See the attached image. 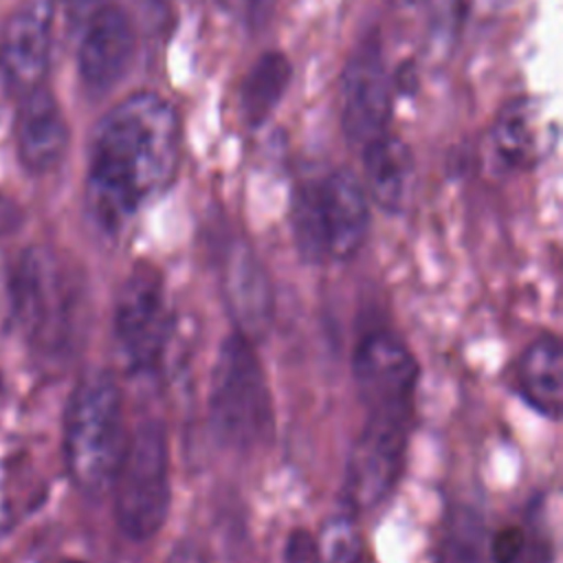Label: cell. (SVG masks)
Instances as JSON below:
<instances>
[{
	"label": "cell",
	"mask_w": 563,
	"mask_h": 563,
	"mask_svg": "<svg viewBox=\"0 0 563 563\" xmlns=\"http://www.w3.org/2000/svg\"><path fill=\"white\" fill-rule=\"evenodd\" d=\"M180 156V119L172 101L143 90L97 123L86 172V213L103 235H119L172 180Z\"/></svg>",
	"instance_id": "obj_1"
},
{
	"label": "cell",
	"mask_w": 563,
	"mask_h": 563,
	"mask_svg": "<svg viewBox=\"0 0 563 563\" xmlns=\"http://www.w3.org/2000/svg\"><path fill=\"white\" fill-rule=\"evenodd\" d=\"M128 433L123 396L108 369H88L68 398L64 416V460L75 488L99 499L112 490Z\"/></svg>",
	"instance_id": "obj_2"
},
{
	"label": "cell",
	"mask_w": 563,
	"mask_h": 563,
	"mask_svg": "<svg viewBox=\"0 0 563 563\" xmlns=\"http://www.w3.org/2000/svg\"><path fill=\"white\" fill-rule=\"evenodd\" d=\"M7 301L24 339L44 356L73 352L84 314L81 282L44 246L22 251L7 273Z\"/></svg>",
	"instance_id": "obj_3"
},
{
	"label": "cell",
	"mask_w": 563,
	"mask_h": 563,
	"mask_svg": "<svg viewBox=\"0 0 563 563\" xmlns=\"http://www.w3.org/2000/svg\"><path fill=\"white\" fill-rule=\"evenodd\" d=\"M290 229L303 262L352 260L369 233V198L363 183L343 167L303 178L292 194Z\"/></svg>",
	"instance_id": "obj_4"
},
{
	"label": "cell",
	"mask_w": 563,
	"mask_h": 563,
	"mask_svg": "<svg viewBox=\"0 0 563 563\" xmlns=\"http://www.w3.org/2000/svg\"><path fill=\"white\" fill-rule=\"evenodd\" d=\"M216 442L235 453L262 446L273 433V396L255 343L231 332L218 347L207 396Z\"/></svg>",
	"instance_id": "obj_5"
},
{
	"label": "cell",
	"mask_w": 563,
	"mask_h": 563,
	"mask_svg": "<svg viewBox=\"0 0 563 563\" xmlns=\"http://www.w3.org/2000/svg\"><path fill=\"white\" fill-rule=\"evenodd\" d=\"M114 519L128 541L154 539L169 515V440L161 420H143L125 442L114 475Z\"/></svg>",
	"instance_id": "obj_6"
},
{
	"label": "cell",
	"mask_w": 563,
	"mask_h": 563,
	"mask_svg": "<svg viewBox=\"0 0 563 563\" xmlns=\"http://www.w3.org/2000/svg\"><path fill=\"white\" fill-rule=\"evenodd\" d=\"M413 405L365 409L345 471V497L354 510L376 508L402 475Z\"/></svg>",
	"instance_id": "obj_7"
},
{
	"label": "cell",
	"mask_w": 563,
	"mask_h": 563,
	"mask_svg": "<svg viewBox=\"0 0 563 563\" xmlns=\"http://www.w3.org/2000/svg\"><path fill=\"white\" fill-rule=\"evenodd\" d=\"M172 330L163 277L139 264L123 282L114 306L117 347L132 374H154L163 361Z\"/></svg>",
	"instance_id": "obj_8"
},
{
	"label": "cell",
	"mask_w": 563,
	"mask_h": 563,
	"mask_svg": "<svg viewBox=\"0 0 563 563\" xmlns=\"http://www.w3.org/2000/svg\"><path fill=\"white\" fill-rule=\"evenodd\" d=\"M420 363L394 330L367 328L352 350V380L365 409L413 405Z\"/></svg>",
	"instance_id": "obj_9"
},
{
	"label": "cell",
	"mask_w": 563,
	"mask_h": 563,
	"mask_svg": "<svg viewBox=\"0 0 563 563\" xmlns=\"http://www.w3.org/2000/svg\"><path fill=\"white\" fill-rule=\"evenodd\" d=\"M139 44L132 13L119 2L97 4L77 44V75L92 97L108 95L130 70Z\"/></svg>",
	"instance_id": "obj_10"
},
{
	"label": "cell",
	"mask_w": 563,
	"mask_h": 563,
	"mask_svg": "<svg viewBox=\"0 0 563 563\" xmlns=\"http://www.w3.org/2000/svg\"><path fill=\"white\" fill-rule=\"evenodd\" d=\"M341 125L350 143L365 145L387 132L391 79L380 42L369 35L350 55L341 77Z\"/></svg>",
	"instance_id": "obj_11"
},
{
	"label": "cell",
	"mask_w": 563,
	"mask_h": 563,
	"mask_svg": "<svg viewBox=\"0 0 563 563\" xmlns=\"http://www.w3.org/2000/svg\"><path fill=\"white\" fill-rule=\"evenodd\" d=\"M53 44V0H20L0 26V79L13 95L42 86Z\"/></svg>",
	"instance_id": "obj_12"
},
{
	"label": "cell",
	"mask_w": 563,
	"mask_h": 563,
	"mask_svg": "<svg viewBox=\"0 0 563 563\" xmlns=\"http://www.w3.org/2000/svg\"><path fill=\"white\" fill-rule=\"evenodd\" d=\"M13 141L22 167L31 174H48L64 161L70 130L57 97L46 86H37L20 97Z\"/></svg>",
	"instance_id": "obj_13"
},
{
	"label": "cell",
	"mask_w": 563,
	"mask_h": 563,
	"mask_svg": "<svg viewBox=\"0 0 563 563\" xmlns=\"http://www.w3.org/2000/svg\"><path fill=\"white\" fill-rule=\"evenodd\" d=\"M222 292L233 330L251 343L264 339L275 314L271 279L249 246H233L224 262Z\"/></svg>",
	"instance_id": "obj_14"
},
{
	"label": "cell",
	"mask_w": 563,
	"mask_h": 563,
	"mask_svg": "<svg viewBox=\"0 0 563 563\" xmlns=\"http://www.w3.org/2000/svg\"><path fill=\"white\" fill-rule=\"evenodd\" d=\"M519 396L543 418L559 420L563 405V350L552 332L532 339L515 365Z\"/></svg>",
	"instance_id": "obj_15"
},
{
	"label": "cell",
	"mask_w": 563,
	"mask_h": 563,
	"mask_svg": "<svg viewBox=\"0 0 563 563\" xmlns=\"http://www.w3.org/2000/svg\"><path fill=\"white\" fill-rule=\"evenodd\" d=\"M365 191L383 211L400 213L413 189V156L398 136L385 132L363 145Z\"/></svg>",
	"instance_id": "obj_16"
},
{
	"label": "cell",
	"mask_w": 563,
	"mask_h": 563,
	"mask_svg": "<svg viewBox=\"0 0 563 563\" xmlns=\"http://www.w3.org/2000/svg\"><path fill=\"white\" fill-rule=\"evenodd\" d=\"M292 66L282 51L262 53L246 70L240 86V114L244 125L260 128L286 95Z\"/></svg>",
	"instance_id": "obj_17"
},
{
	"label": "cell",
	"mask_w": 563,
	"mask_h": 563,
	"mask_svg": "<svg viewBox=\"0 0 563 563\" xmlns=\"http://www.w3.org/2000/svg\"><path fill=\"white\" fill-rule=\"evenodd\" d=\"M537 128L532 103L521 97L508 101L495 117L488 136V156L497 172L523 169L534 156Z\"/></svg>",
	"instance_id": "obj_18"
},
{
	"label": "cell",
	"mask_w": 563,
	"mask_h": 563,
	"mask_svg": "<svg viewBox=\"0 0 563 563\" xmlns=\"http://www.w3.org/2000/svg\"><path fill=\"white\" fill-rule=\"evenodd\" d=\"M493 563H554L548 532L532 517L521 523H508L490 539Z\"/></svg>",
	"instance_id": "obj_19"
},
{
	"label": "cell",
	"mask_w": 563,
	"mask_h": 563,
	"mask_svg": "<svg viewBox=\"0 0 563 563\" xmlns=\"http://www.w3.org/2000/svg\"><path fill=\"white\" fill-rule=\"evenodd\" d=\"M484 559V523L477 510L457 506L446 526L440 543V563H482Z\"/></svg>",
	"instance_id": "obj_20"
},
{
	"label": "cell",
	"mask_w": 563,
	"mask_h": 563,
	"mask_svg": "<svg viewBox=\"0 0 563 563\" xmlns=\"http://www.w3.org/2000/svg\"><path fill=\"white\" fill-rule=\"evenodd\" d=\"M361 539L350 515L330 517L317 534V552L312 563H358Z\"/></svg>",
	"instance_id": "obj_21"
},
{
	"label": "cell",
	"mask_w": 563,
	"mask_h": 563,
	"mask_svg": "<svg viewBox=\"0 0 563 563\" xmlns=\"http://www.w3.org/2000/svg\"><path fill=\"white\" fill-rule=\"evenodd\" d=\"M317 552V537L303 528L292 530L284 543L286 563H312Z\"/></svg>",
	"instance_id": "obj_22"
},
{
	"label": "cell",
	"mask_w": 563,
	"mask_h": 563,
	"mask_svg": "<svg viewBox=\"0 0 563 563\" xmlns=\"http://www.w3.org/2000/svg\"><path fill=\"white\" fill-rule=\"evenodd\" d=\"M224 7L233 13H238L244 22H262V18L268 15V9L273 0H222Z\"/></svg>",
	"instance_id": "obj_23"
},
{
	"label": "cell",
	"mask_w": 563,
	"mask_h": 563,
	"mask_svg": "<svg viewBox=\"0 0 563 563\" xmlns=\"http://www.w3.org/2000/svg\"><path fill=\"white\" fill-rule=\"evenodd\" d=\"M18 207L0 196V231H13L18 227Z\"/></svg>",
	"instance_id": "obj_24"
},
{
	"label": "cell",
	"mask_w": 563,
	"mask_h": 563,
	"mask_svg": "<svg viewBox=\"0 0 563 563\" xmlns=\"http://www.w3.org/2000/svg\"><path fill=\"white\" fill-rule=\"evenodd\" d=\"M167 563H200V556L191 548H178L172 552Z\"/></svg>",
	"instance_id": "obj_25"
},
{
	"label": "cell",
	"mask_w": 563,
	"mask_h": 563,
	"mask_svg": "<svg viewBox=\"0 0 563 563\" xmlns=\"http://www.w3.org/2000/svg\"><path fill=\"white\" fill-rule=\"evenodd\" d=\"M66 563H84V561H75V559H70V561H66Z\"/></svg>",
	"instance_id": "obj_26"
}]
</instances>
